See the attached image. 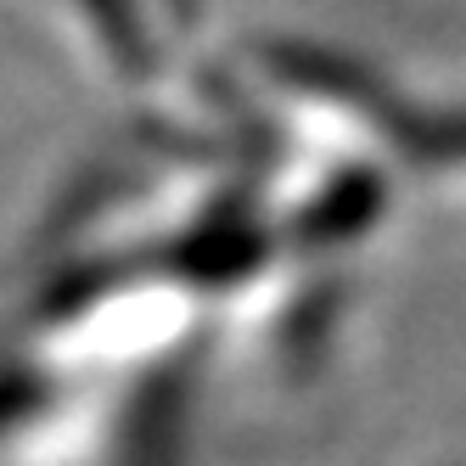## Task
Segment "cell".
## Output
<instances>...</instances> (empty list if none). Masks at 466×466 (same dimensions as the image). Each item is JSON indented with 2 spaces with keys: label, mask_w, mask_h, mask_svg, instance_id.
I'll list each match as a JSON object with an SVG mask.
<instances>
[{
  "label": "cell",
  "mask_w": 466,
  "mask_h": 466,
  "mask_svg": "<svg viewBox=\"0 0 466 466\" xmlns=\"http://www.w3.org/2000/svg\"><path fill=\"white\" fill-rule=\"evenodd\" d=\"M90 12H96V23H102V35H107V46H113L118 56H129L124 46H141V35H136V23H129V6H124V0H90Z\"/></svg>",
  "instance_id": "6da1fadb"
}]
</instances>
